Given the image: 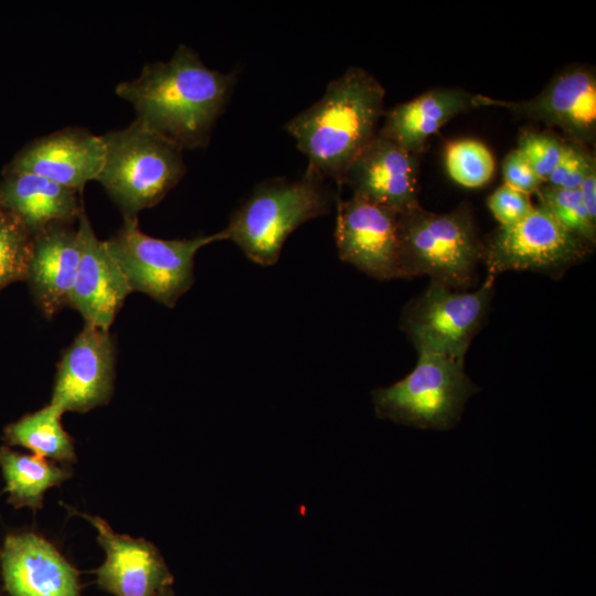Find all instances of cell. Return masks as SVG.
<instances>
[{"instance_id":"12","label":"cell","mask_w":596,"mask_h":596,"mask_svg":"<svg viewBox=\"0 0 596 596\" xmlns=\"http://www.w3.org/2000/svg\"><path fill=\"white\" fill-rule=\"evenodd\" d=\"M116 349L109 331L84 324L57 364L50 404L63 413H86L114 392Z\"/></svg>"},{"instance_id":"20","label":"cell","mask_w":596,"mask_h":596,"mask_svg":"<svg viewBox=\"0 0 596 596\" xmlns=\"http://www.w3.org/2000/svg\"><path fill=\"white\" fill-rule=\"evenodd\" d=\"M79 192L28 173L10 172L0 185V206L15 215L32 235L53 223L71 224L84 211Z\"/></svg>"},{"instance_id":"24","label":"cell","mask_w":596,"mask_h":596,"mask_svg":"<svg viewBox=\"0 0 596 596\" xmlns=\"http://www.w3.org/2000/svg\"><path fill=\"white\" fill-rule=\"evenodd\" d=\"M32 240L24 224L0 206V289L26 279Z\"/></svg>"},{"instance_id":"5","label":"cell","mask_w":596,"mask_h":596,"mask_svg":"<svg viewBox=\"0 0 596 596\" xmlns=\"http://www.w3.org/2000/svg\"><path fill=\"white\" fill-rule=\"evenodd\" d=\"M102 139L105 159L96 181L124 216L158 204L185 172L183 150L136 119Z\"/></svg>"},{"instance_id":"10","label":"cell","mask_w":596,"mask_h":596,"mask_svg":"<svg viewBox=\"0 0 596 596\" xmlns=\"http://www.w3.org/2000/svg\"><path fill=\"white\" fill-rule=\"evenodd\" d=\"M476 106L504 108L518 117L560 128L571 142L581 146L595 140L596 76L587 66L562 70L529 99L504 100L476 94Z\"/></svg>"},{"instance_id":"8","label":"cell","mask_w":596,"mask_h":596,"mask_svg":"<svg viewBox=\"0 0 596 596\" xmlns=\"http://www.w3.org/2000/svg\"><path fill=\"white\" fill-rule=\"evenodd\" d=\"M494 277L473 291L457 290L430 280L402 316V328L418 353L464 360L481 326L493 294Z\"/></svg>"},{"instance_id":"18","label":"cell","mask_w":596,"mask_h":596,"mask_svg":"<svg viewBox=\"0 0 596 596\" xmlns=\"http://www.w3.org/2000/svg\"><path fill=\"white\" fill-rule=\"evenodd\" d=\"M81 257L77 228L53 223L33 235L26 279L46 318L68 306Z\"/></svg>"},{"instance_id":"19","label":"cell","mask_w":596,"mask_h":596,"mask_svg":"<svg viewBox=\"0 0 596 596\" xmlns=\"http://www.w3.org/2000/svg\"><path fill=\"white\" fill-rule=\"evenodd\" d=\"M475 108L476 94L458 87H435L385 110L377 132L419 156L445 124Z\"/></svg>"},{"instance_id":"13","label":"cell","mask_w":596,"mask_h":596,"mask_svg":"<svg viewBox=\"0 0 596 596\" xmlns=\"http://www.w3.org/2000/svg\"><path fill=\"white\" fill-rule=\"evenodd\" d=\"M74 515L88 521L106 553L96 571L98 586L115 596H160L171 588L173 576L158 549L145 539L117 533L100 517L65 505Z\"/></svg>"},{"instance_id":"31","label":"cell","mask_w":596,"mask_h":596,"mask_svg":"<svg viewBox=\"0 0 596 596\" xmlns=\"http://www.w3.org/2000/svg\"><path fill=\"white\" fill-rule=\"evenodd\" d=\"M160 596H173V592L171 588L164 590Z\"/></svg>"},{"instance_id":"17","label":"cell","mask_w":596,"mask_h":596,"mask_svg":"<svg viewBox=\"0 0 596 596\" xmlns=\"http://www.w3.org/2000/svg\"><path fill=\"white\" fill-rule=\"evenodd\" d=\"M102 136L82 128H64L40 138L14 159L10 172L33 173L82 193L104 164Z\"/></svg>"},{"instance_id":"26","label":"cell","mask_w":596,"mask_h":596,"mask_svg":"<svg viewBox=\"0 0 596 596\" xmlns=\"http://www.w3.org/2000/svg\"><path fill=\"white\" fill-rule=\"evenodd\" d=\"M566 141L549 132L525 130L518 139V150L538 177L546 181L565 150Z\"/></svg>"},{"instance_id":"21","label":"cell","mask_w":596,"mask_h":596,"mask_svg":"<svg viewBox=\"0 0 596 596\" xmlns=\"http://www.w3.org/2000/svg\"><path fill=\"white\" fill-rule=\"evenodd\" d=\"M0 469L4 479L8 502L14 508L38 511L46 490L60 486L73 475L70 466L58 465L34 454L28 455L0 447Z\"/></svg>"},{"instance_id":"3","label":"cell","mask_w":596,"mask_h":596,"mask_svg":"<svg viewBox=\"0 0 596 596\" xmlns=\"http://www.w3.org/2000/svg\"><path fill=\"white\" fill-rule=\"evenodd\" d=\"M332 202L326 179L309 169L299 179H270L234 210L217 236L235 243L253 263L270 266L279 259L288 236L304 223L328 214Z\"/></svg>"},{"instance_id":"16","label":"cell","mask_w":596,"mask_h":596,"mask_svg":"<svg viewBox=\"0 0 596 596\" xmlns=\"http://www.w3.org/2000/svg\"><path fill=\"white\" fill-rule=\"evenodd\" d=\"M81 257L70 304L85 324L109 331L126 297L131 292L106 241H100L85 213L78 217Z\"/></svg>"},{"instance_id":"29","label":"cell","mask_w":596,"mask_h":596,"mask_svg":"<svg viewBox=\"0 0 596 596\" xmlns=\"http://www.w3.org/2000/svg\"><path fill=\"white\" fill-rule=\"evenodd\" d=\"M502 175L503 183L530 195L544 183L517 148L505 156Z\"/></svg>"},{"instance_id":"32","label":"cell","mask_w":596,"mask_h":596,"mask_svg":"<svg viewBox=\"0 0 596 596\" xmlns=\"http://www.w3.org/2000/svg\"><path fill=\"white\" fill-rule=\"evenodd\" d=\"M1 596V595H0Z\"/></svg>"},{"instance_id":"7","label":"cell","mask_w":596,"mask_h":596,"mask_svg":"<svg viewBox=\"0 0 596 596\" xmlns=\"http://www.w3.org/2000/svg\"><path fill=\"white\" fill-rule=\"evenodd\" d=\"M217 241V233L193 238L152 237L140 230L137 216H124L121 227L106 243L131 291L172 308L193 285L196 252Z\"/></svg>"},{"instance_id":"11","label":"cell","mask_w":596,"mask_h":596,"mask_svg":"<svg viewBox=\"0 0 596 596\" xmlns=\"http://www.w3.org/2000/svg\"><path fill=\"white\" fill-rule=\"evenodd\" d=\"M398 213L352 195L339 200L334 240L341 260L377 279L401 278Z\"/></svg>"},{"instance_id":"1","label":"cell","mask_w":596,"mask_h":596,"mask_svg":"<svg viewBox=\"0 0 596 596\" xmlns=\"http://www.w3.org/2000/svg\"><path fill=\"white\" fill-rule=\"evenodd\" d=\"M237 81L236 72L210 68L180 44L167 62L146 64L140 75L116 86L136 120L181 150L205 147Z\"/></svg>"},{"instance_id":"4","label":"cell","mask_w":596,"mask_h":596,"mask_svg":"<svg viewBox=\"0 0 596 596\" xmlns=\"http://www.w3.org/2000/svg\"><path fill=\"white\" fill-rule=\"evenodd\" d=\"M401 278L428 276L447 287L465 290L483 258L470 209L466 204L446 213L421 205L398 214Z\"/></svg>"},{"instance_id":"27","label":"cell","mask_w":596,"mask_h":596,"mask_svg":"<svg viewBox=\"0 0 596 596\" xmlns=\"http://www.w3.org/2000/svg\"><path fill=\"white\" fill-rule=\"evenodd\" d=\"M593 157L583 146L566 142L561 160L544 183L560 189L578 190Z\"/></svg>"},{"instance_id":"23","label":"cell","mask_w":596,"mask_h":596,"mask_svg":"<svg viewBox=\"0 0 596 596\" xmlns=\"http://www.w3.org/2000/svg\"><path fill=\"white\" fill-rule=\"evenodd\" d=\"M445 168L457 184L477 189L487 184L496 171V161L489 148L476 139H458L446 146Z\"/></svg>"},{"instance_id":"14","label":"cell","mask_w":596,"mask_h":596,"mask_svg":"<svg viewBox=\"0 0 596 596\" xmlns=\"http://www.w3.org/2000/svg\"><path fill=\"white\" fill-rule=\"evenodd\" d=\"M418 156L379 132L347 169L341 184L352 195L401 214L419 204Z\"/></svg>"},{"instance_id":"28","label":"cell","mask_w":596,"mask_h":596,"mask_svg":"<svg viewBox=\"0 0 596 596\" xmlns=\"http://www.w3.org/2000/svg\"><path fill=\"white\" fill-rule=\"evenodd\" d=\"M487 205L500 226L515 224L534 207L530 194L505 183H502L489 195Z\"/></svg>"},{"instance_id":"6","label":"cell","mask_w":596,"mask_h":596,"mask_svg":"<svg viewBox=\"0 0 596 596\" xmlns=\"http://www.w3.org/2000/svg\"><path fill=\"white\" fill-rule=\"evenodd\" d=\"M479 389L465 373L464 360L418 353L415 368L402 380L372 392L377 417L422 429L448 430L461 418Z\"/></svg>"},{"instance_id":"9","label":"cell","mask_w":596,"mask_h":596,"mask_svg":"<svg viewBox=\"0 0 596 596\" xmlns=\"http://www.w3.org/2000/svg\"><path fill=\"white\" fill-rule=\"evenodd\" d=\"M592 249L564 228L540 203L521 221L500 226L483 248L489 276L507 270H554L583 259Z\"/></svg>"},{"instance_id":"15","label":"cell","mask_w":596,"mask_h":596,"mask_svg":"<svg viewBox=\"0 0 596 596\" xmlns=\"http://www.w3.org/2000/svg\"><path fill=\"white\" fill-rule=\"evenodd\" d=\"M0 567L10 596H79L78 571L34 532H12L4 538Z\"/></svg>"},{"instance_id":"22","label":"cell","mask_w":596,"mask_h":596,"mask_svg":"<svg viewBox=\"0 0 596 596\" xmlns=\"http://www.w3.org/2000/svg\"><path fill=\"white\" fill-rule=\"evenodd\" d=\"M63 414L49 403L6 426L3 439L9 447H23L36 456L70 466L76 461V454L73 438L62 426Z\"/></svg>"},{"instance_id":"2","label":"cell","mask_w":596,"mask_h":596,"mask_svg":"<svg viewBox=\"0 0 596 596\" xmlns=\"http://www.w3.org/2000/svg\"><path fill=\"white\" fill-rule=\"evenodd\" d=\"M386 91L366 70L350 66L323 95L285 125L308 160L307 169L341 185L342 178L379 131Z\"/></svg>"},{"instance_id":"30","label":"cell","mask_w":596,"mask_h":596,"mask_svg":"<svg viewBox=\"0 0 596 596\" xmlns=\"http://www.w3.org/2000/svg\"><path fill=\"white\" fill-rule=\"evenodd\" d=\"M579 194L584 206L592 217L596 222V161L595 157L592 158L587 167L585 177L578 188Z\"/></svg>"},{"instance_id":"25","label":"cell","mask_w":596,"mask_h":596,"mask_svg":"<svg viewBox=\"0 0 596 596\" xmlns=\"http://www.w3.org/2000/svg\"><path fill=\"white\" fill-rule=\"evenodd\" d=\"M553 217L568 232L594 246L596 222L587 213L578 190H567L543 183L535 192Z\"/></svg>"}]
</instances>
